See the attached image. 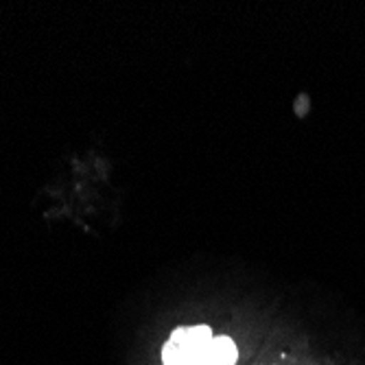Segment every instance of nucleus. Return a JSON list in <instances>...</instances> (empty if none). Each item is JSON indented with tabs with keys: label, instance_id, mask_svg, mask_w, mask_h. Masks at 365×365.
Returning <instances> with one entry per match:
<instances>
[{
	"label": "nucleus",
	"instance_id": "obj_1",
	"mask_svg": "<svg viewBox=\"0 0 365 365\" xmlns=\"http://www.w3.org/2000/svg\"><path fill=\"white\" fill-rule=\"evenodd\" d=\"M239 350L230 337H215L210 326H182L162 348L164 365H235Z\"/></svg>",
	"mask_w": 365,
	"mask_h": 365
}]
</instances>
